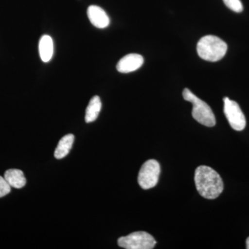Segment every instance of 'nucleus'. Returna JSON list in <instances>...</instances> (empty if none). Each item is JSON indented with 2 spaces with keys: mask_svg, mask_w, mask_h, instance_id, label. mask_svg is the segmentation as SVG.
I'll use <instances>...</instances> for the list:
<instances>
[{
  "mask_svg": "<svg viewBox=\"0 0 249 249\" xmlns=\"http://www.w3.org/2000/svg\"><path fill=\"white\" fill-rule=\"evenodd\" d=\"M195 183L198 193L208 199H216L224 190V183L219 174L206 165H201L196 168Z\"/></svg>",
  "mask_w": 249,
  "mask_h": 249,
  "instance_id": "obj_1",
  "label": "nucleus"
},
{
  "mask_svg": "<svg viewBox=\"0 0 249 249\" xmlns=\"http://www.w3.org/2000/svg\"><path fill=\"white\" fill-rule=\"evenodd\" d=\"M227 44L217 36H204L198 42L196 51L203 60L217 62L224 58L227 53Z\"/></svg>",
  "mask_w": 249,
  "mask_h": 249,
  "instance_id": "obj_2",
  "label": "nucleus"
},
{
  "mask_svg": "<svg viewBox=\"0 0 249 249\" xmlns=\"http://www.w3.org/2000/svg\"><path fill=\"white\" fill-rule=\"evenodd\" d=\"M183 97L193 104L192 115L199 124L206 127H213L216 124L215 116L211 107L200 98L196 97L191 90L184 89Z\"/></svg>",
  "mask_w": 249,
  "mask_h": 249,
  "instance_id": "obj_3",
  "label": "nucleus"
},
{
  "mask_svg": "<svg viewBox=\"0 0 249 249\" xmlns=\"http://www.w3.org/2000/svg\"><path fill=\"white\" fill-rule=\"evenodd\" d=\"M157 242L150 234L146 232H132L118 240L119 247L126 249H152Z\"/></svg>",
  "mask_w": 249,
  "mask_h": 249,
  "instance_id": "obj_4",
  "label": "nucleus"
},
{
  "mask_svg": "<svg viewBox=\"0 0 249 249\" xmlns=\"http://www.w3.org/2000/svg\"><path fill=\"white\" fill-rule=\"evenodd\" d=\"M160 173V167L157 160H150L142 164L139 171L138 183L142 189L148 190L157 186Z\"/></svg>",
  "mask_w": 249,
  "mask_h": 249,
  "instance_id": "obj_5",
  "label": "nucleus"
},
{
  "mask_svg": "<svg viewBox=\"0 0 249 249\" xmlns=\"http://www.w3.org/2000/svg\"><path fill=\"white\" fill-rule=\"evenodd\" d=\"M224 112L229 124L236 131H242L246 127L247 121L245 114L235 101L228 97L224 98Z\"/></svg>",
  "mask_w": 249,
  "mask_h": 249,
  "instance_id": "obj_6",
  "label": "nucleus"
},
{
  "mask_svg": "<svg viewBox=\"0 0 249 249\" xmlns=\"http://www.w3.org/2000/svg\"><path fill=\"white\" fill-rule=\"evenodd\" d=\"M144 59L137 53H130L121 59L116 65L118 71L127 73L139 70L142 66Z\"/></svg>",
  "mask_w": 249,
  "mask_h": 249,
  "instance_id": "obj_7",
  "label": "nucleus"
},
{
  "mask_svg": "<svg viewBox=\"0 0 249 249\" xmlns=\"http://www.w3.org/2000/svg\"><path fill=\"white\" fill-rule=\"evenodd\" d=\"M88 16L92 25L98 29H105L110 23V19L106 11L96 5H91L88 8Z\"/></svg>",
  "mask_w": 249,
  "mask_h": 249,
  "instance_id": "obj_8",
  "label": "nucleus"
},
{
  "mask_svg": "<svg viewBox=\"0 0 249 249\" xmlns=\"http://www.w3.org/2000/svg\"><path fill=\"white\" fill-rule=\"evenodd\" d=\"M39 53L42 61L44 62L50 61L53 54V42L51 36L48 35L42 36L39 42Z\"/></svg>",
  "mask_w": 249,
  "mask_h": 249,
  "instance_id": "obj_9",
  "label": "nucleus"
},
{
  "mask_svg": "<svg viewBox=\"0 0 249 249\" xmlns=\"http://www.w3.org/2000/svg\"><path fill=\"white\" fill-rule=\"evenodd\" d=\"M4 178L9 183L10 186L19 189L25 186L27 179L22 170L18 169H9L4 173Z\"/></svg>",
  "mask_w": 249,
  "mask_h": 249,
  "instance_id": "obj_10",
  "label": "nucleus"
},
{
  "mask_svg": "<svg viewBox=\"0 0 249 249\" xmlns=\"http://www.w3.org/2000/svg\"><path fill=\"white\" fill-rule=\"evenodd\" d=\"M73 142H74V136L73 134H70L64 136L58 142V146L54 152V157L57 160H60L66 157L71 150Z\"/></svg>",
  "mask_w": 249,
  "mask_h": 249,
  "instance_id": "obj_11",
  "label": "nucleus"
},
{
  "mask_svg": "<svg viewBox=\"0 0 249 249\" xmlns=\"http://www.w3.org/2000/svg\"><path fill=\"white\" fill-rule=\"evenodd\" d=\"M101 107H102V103H101V98L98 96H93L90 100L89 105L86 109L85 122L89 124L96 121L99 115Z\"/></svg>",
  "mask_w": 249,
  "mask_h": 249,
  "instance_id": "obj_12",
  "label": "nucleus"
},
{
  "mask_svg": "<svg viewBox=\"0 0 249 249\" xmlns=\"http://www.w3.org/2000/svg\"><path fill=\"white\" fill-rule=\"evenodd\" d=\"M224 4L229 9L236 13H241L243 11V5L240 0H223Z\"/></svg>",
  "mask_w": 249,
  "mask_h": 249,
  "instance_id": "obj_13",
  "label": "nucleus"
},
{
  "mask_svg": "<svg viewBox=\"0 0 249 249\" xmlns=\"http://www.w3.org/2000/svg\"><path fill=\"white\" fill-rule=\"evenodd\" d=\"M11 191V186L4 178L0 176V198L7 196Z\"/></svg>",
  "mask_w": 249,
  "mask_h": 249,
  "instance_id": "obj_14",
  "label": "nucleus"
},
{
  "mask_svg": "<svg viewBox=\"0 0 249 249\" xmlns=\"http://www.w3.org/2000/svg\"><path fill=\"white\" fill-rule=\"evenodd\" d=\"M246 244H247V249H249V237L248 238H247V242H246Z\"/></svg>",
  "mask_w": 249,
  "mask_h": 249,
  "instance_id": "obj_15",
  "label": "nucleus"
}]
</instances>
